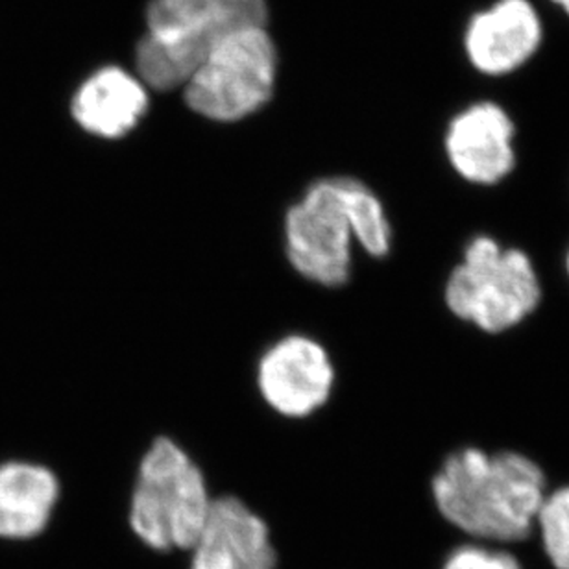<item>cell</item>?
Returning <instances> with one entry per match:
<instances>
[{"instance_id": "obj_1", "label": "cell", "mask_w": 569, "mask_h": 569, "mask_svg": "<svg viewBox=\"0 0 569 569\" xmlns=\"http://www.w3.org/2000/svg\"><path fill=\"white\" fill-rule=\"evenodd\" d=\"M443 520L470 537L515 543L529 538L548 492L542 466L515 449H455L431 481Z\"/></svg>"}, {"instance_id": "obj_2", "label": "cell", "mask_w": 569, "mask_h": 569, "mask_svg": "<svg viewBox=\"0 0 569 569\" xmlns=\"http://www.w3.org/2000/svg\"><path fill=\"white\" fill-rule=\"evenodd\" d=\"M442 300L455 320L499 337L520 329L542 307V276L523 248L492 233H476L446 276Z\"/></svg>"}, {"instance_id": "obj_3", "label": "cell", "mask_w": 569, "mask_h": 569, "mask_svg": "<svg viewBox=\"0 0 569 569\" xmlns=\"http://www.w3.org/2000/svg\"><path fill=\"white\" fill-rule=\"evenodd\" d=\"M264 22V0H152L138 47L142 82L158 91L186 86L226 38Z\"/></svg>"}, {"instance_id": "obj_4", "label": "cell", "mask_w": 569, "mask_h": 569, "mask_svg": "<svg viewBox=\"0 0 569 569\" xmlns=\"http://www.w3.org/2000/svg\"><path fill=\"white\" fill-rule=\"evenodd\" d=\"M211 501L206 477L194 460L170 438L159 437L139 466L130 527L153 551H191Z\"/></svg>"}, {"instance_id": "obj_5", "label": "cell", "mask_w": 569, "mask_h": 569, "mask_svg": "<svg viewBox=\"0 0 569 569\" xmlns=\"http://www.w3.org/2000/svg\"><path fill=\"white\" fill-rule=\"evenodd\" d=\"M274 82V43L264 27H250L211 50L183 88L187 106L194 113L233 122L263 108Z\"/></svg>"}, {"instance_id": "obj_6", "label": "cell", "mask_w": 569, "mask_h": 569, "mask_svg": "<svg viewBox=\"0 0 569 569\" xmlns=\"http://www.w3.org/2000/svg\"><path fill=\"white\" fill-rule=\"evenodd\" d=\"M353 244L342 176L315 181L284 217L290 264L306 280L340 287L350 280Z\"/></svg>"}, {"instance_id": "obj_7", "label": "cell", "mask_w": 569, "mask_h": 569, "mask_svg": "<svg viewBox=\"0 0 569 569\" xmlns=\"http://www.w3.org/2000/svg\"><path fill=\"white\" fill-rule=\"evenodd\" d=\"M442 150L449 170L466 186H503L520 163L518 124L498 100H473L449 117Z\"/></svg>"}, {"instance_id": "obj_8", "label": "cell", "mask_w": 569, "mask_h": 569, "mask_svg": "<svg viewBox=\"0 0 569 569\" xmlns=\"http://www.w3.org/2000/svg\"><path fill=\"white\" fill-rule=\"evenodd\" d=\"M543 39V17L532 0H492L466 21L462 54L471 71L501 80L523 71Z\"/></svg>"}, {"instance_id": "obj_9", "label": "cell", "mask_w": 569, "mask_h": 569, "mask_svg": "<svg viewBox=\"0 0 569 569\" xmlns=\"http://www.w3.org/2000/svg\"><path fill=\"white\" fill-rule=\"evenodd\" d=\"M333 362L317 340L292 335L276 342L259 362L264 401L283 417L306 418L329 400Z\"/></svg>"}, {"instance_id": "obj_10", "label": "cell", "mask_w": 569, "mask_h": 569, "mask_svg": "<svg viewBox=\"0 0 569 569\" xmlns=\"http://www.w3.org/2000/svg\"><path fill=\"white\" fill-rule=\"evenodd\" d=\"M191 569H276L269 526L241 499L211 501L208 520L191 548Z\"/></svg>"}, {"instance_id": "obj_11", "label": "cell", "mask_w": 569, "mask_h": 569, "mask_svg": "<svg viewBox=\"0 0 569 569\" xmlns=\"http://www.w3.org/2000/svg\"><path fill=\"white\" fill-rule=\"evenodd\" d=\"M71 110L74 121L91 136L121 139L147 113V89L119 67H106L80 86Z\"/></svg>"}, {"instance_id": "obj_12", "label": "cell", "mask_w": 569, "mask_h": 569, "mask_svg": "<svg viewBox=\"0 0 569 569\" xmlns=\"http://www.w3.org/2000/svg\"><path fill=\"white\" fill-rule=\"evenodd\" d=\"M60 498V482L44 466H0V537H38Z\"/></svg>"}, {"instance_id": "obj_13", "label": "cell", "mask_w": 569, "mask_h": 569, "mask_svg": "<svg viewBox=\"0 0 569 569\" xmlns=\"http://www.w3.org/2000/svg\"><path fill=\"white\" fill-rule=\"evenodd\" d=\"M342 187L357 244L370 258H387L395 236L383 200L357 178H342Z\"/></svg>"}, {"instance_id": "obj_14", "label": "cell", "mask_w": 569, "mask_h": 569, "mask_svg": "<svg viewBox=\"0 0 569 569\" xmlns=\"http://www.w3.org/2000/svg\"><path fill=\"white\" fill-rule=\"evenodd\" d=\"M535 526L555 569H569V485L546 492Z\"/></svg>"}, {"instance_id": "obj_15", "label": "cell", "mask_w": 569, "mask_h": 569, "mask_svg": "<svg viewBox=\"0 0 569 569\" xmlns=\"http://www.w3.org/2000/svg\"><path fill=\"white\" fill-rule=\"evenodd\" d=\"M442 569H521L515 555L481 546H460L448 555Z\"/></svg>"}, {"instance_id": "obj_16", "label": "cell", "mask_w": 569, "mask_h": 569, "mask_svg": "<svg viewBox=\"0 0 569 569\" xmlns=\"http://www.w3.org/2000/svg\"><path fill=\"white\" fill-rule=\"evenodd\" d=\"M549 4L555 6L560 13L569 17V0H548Z\"/></svg>"}, {"instance_id": "obj_17", "label": "cell", "mask_w": 569, "mask_h": 569, "mask_svg": "<svg viewBox=\"0 0 569 569\" xmlns=\"http://www.w3.org/2000/svg\"><path fill=\"white\" fill-rule=\"evenodd\" d=\"M562 267H565L566 280L569 281V244L568 248H566L565 261H562Z\"/></svg>"}]
</instances>
